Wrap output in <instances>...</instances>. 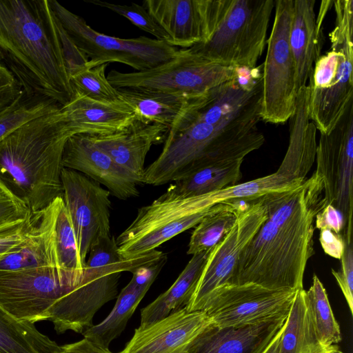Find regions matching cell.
Returning a JSON list of instances; mask_svg holds the SVG:
<instances>
[{
    "label": "cell",
    "mask_w": 353,
    "mask_h": 353,
    "mask_svg": "<svg viewBox=\"0 0 353 353\" xmlns=\"http://www.w3.org/2000/svg\"><path fill=\"white\" fill-rule=\"evenodd\" d=\"M264 199L268 218L243 249L232 285L303 289L307 263L315 254V216L327 205L323 181L314 172L298 187Z\"/></svg>",
    "instance_id": "obj_1"
},
{
    "label": "cell",
    "mask_w": 353,
    "mask_h": 353,
    "mask_svg": "<svg viewBox=\"0 0 353 353\" xmlns=\"http://www.w3.org/2000/svg\"><path fill=\"white\" fill-rule=\"evenodd\" d=\"M0 62L29 93L61 106L74 96L48 0H0Z\"/></svg>",
    "instance_id": "obj_2"
},
{
    "label": "cell",
    "mask_w": 353,
    "mask_h": 353,
    "mask_svg": "<svg viewBox=\"0 0 353 353\" xmlns=\"http://www.w3.org/2000/svg\"><path fill=\"white\" fill-rule=\"evenodd\" d=\"M73 134L61 108L12 131L0 141V188L32 212L63 197V151Z\"/></svg>",
    "instance_id": "obj_3"
},
{
    "label": "cell",
    "mask_w": 353,
    "mask_h": 353,
    "mask_svg": "<svg viewBox=\"0 0 353 353\" xmlns=\"http://www.w3.org/2000/svg\"><path fill=\"white\" fill-rule=\"evenodd\" d=\"M183 111L169 129L161 152L145 168L143 183L159 186L206 164L244 159L265 142L256 127L261 105L215 124L191 119Z\"/></svg>",
    "instance_id": "obj_4"
},
{
    "label": "cell",
    "mask_w": 353,
    "mask_h": 353,
    "mask_svg": "<svg viewBox=\"0 0 353 353\" xmlns=\"http://www.w3.org/2000/svg\"><path fill=\"white\" fill-rule=\"evenodd\" d=\"M335 24L330 50L314 63L309 78L310 121L321 134H329L353 101V1H333Z\"/></svg>",
    "instance_id": "obj_5"
},
{
    "label": "cell",
    "mask_w": 353,
    "mask_h": 353,
    "mask_svg": "<svg viewBox=\"0 0 353 353\" xmlns=\"http://www.w3.org/2000/svg\"><path fill=\"white\" fill-rule=\"evenodd\" d=\"M274 4V0H214L209 38L190 49L225 65L255 68Z\"/></svg>",
    "instance_id": "obj_6"
},
{
    "label": "cell",
    "mask_w": 353,
    "mask_h": 353,
    "mask_svg": "<svg viewBox=\"0 0 353 353\" xmlns=\"http://www.w3.org/2000/svg\"><path fill=\"white\" fill-rule=\"evenodd\" d=\"M236 68L210 61L191 49L178 50L174 57L150 69L131 72L112 70L109 82L116 89L140 88L190 99L232 79Z\"/></svg>",
    "instance_id": "obj_7"
},
{
    "label": "cell",
    "mask_w": 353,
    "mask_h": 353,
    "mask_svg": "<svg viewBox=\"0 0 353 353\" xmlns=\"http://www.w3.org/2000/svg\"><path fill=\"white\" fill-rule=\"evenodd\" d=\"M52 13L67 35L93 67L117 62L136 71L150 69L174 57L178 49L164 41L141 36L121 39L99 32L80 16L56 0H48Z\"/></svg>",
    "instance_id": "obj_8"
},
{
    "label": "cell",
    "mask_w": 353,
    "mask_h": 353,
    "mask_svg": "<svg viewBox=\"0 0 353 353\" xmlns=\"http://www.w3.org/2000/svg\"><path fill=\"white\" fill-rule=\"evenodd\" d=\"M228 205L219 203L208 208L202 195L174 199L160 196L152 203L140 208L133 221L118 236L116 243L119 253L123 259L147 254Z\"/></svg>",
    "instance_id": "obj_9"
},
{
    "label": "cell",
    "mask_w": 353,
    "mask_h": 353,
    "mask_svg": "<svg viewBox=\"0 0 353 353\" xmlns=\"http://www.w3.org/2000/svg\"><path fill=\"white\" fill-rule=\"evenodd\" d=\"M275 14L262 70L260 117L283 123L294 114L299 93L296 69L289 41L292 0L275 1Z\"/></svg>",
    "instance_id": "obj_10"
},
{
    "label": "cell",
    "mask_w": 353,
    "mask_h": 353,
    "mask_svg": "<svg viewBox=\"0 0 353 353\" xmlns=\"http://www.w3.org/2000/svg\"><path fill=\"white\" fill-rule=\"evenodd\" d=\"M161 252L154 250L142 256L105 268H85L81 281L59 298L47 314V321L57 333L71 330L83 334L93 325L96 312L118 294L121 273H131L140 265L159 258Z\"/></svg>",
    "instance_id": "obj_11"
},
{
    "label": "cell",
    "mask_w": 353,
    "mask_h": 353,
    "mask_svg": "<svg viewBox=\"0 0 353 353\" xmlns=\"http://www.w3.org/2000/svg\"><path fill=\"white\" fill-rule=\"evenodd\" d=\"M231 203L235 207V223L228 234L210 250L185 307L188 312L202 311L207 299L215 290L232 285L243 249L268 218L264 195L252 200L237 199Z\"/></svg>",
    "instance_id": "obj_12"
},
{
    "label": "cell",
    "mask_w": 353,
    "mask_h": 353,
    "mask_svg": "<svg viewBox=\"0 0 353 353\" xmlns=\"http://www.w3.org/2000/svg\"><path fill=\"white\" fill-rule=\"evenodd\" d=\"M83 274L57 267L0 271V306L19 321H47L51 307Z\"/></svg>",
    "instance_id": "obj_13"
},
{
    "label": "cell",
    "mask_w": 353,
    "mask_h": 353,
    "mask_svg": "<svg viewBox=\"0 0 353 353\" xmlns=\"http://www.w3.org/2000/svg\"><path fill=\"white\" fill-rule=\"evenodd\" d=\"M316 168L327 204L340 210L345 219L343 234L352 243L353 101L327 134H321L316 151Z\"/></svg>",
    "instance_id": "obj_14"
},
{
    "label": "cell",
    "mask_w": 353,
    "mask_h": 353,
    "mask_svg": "<svg viewBox=\"0 0 353 353\" xmlns=\"http://www.w3.org/2000/svg\"><path fill=\"white\" fill-rule=\"evenodd\" d=\"M296 291L252 283L225 285L210 294L202 311L218 327L255 325L288 314Z\"/></svg>",
    "instance_id": "obj_15"
},
{
    "label": "cell",
    "mask_w": 353,
    "mask_h": 353,
    "mask_svg": "<svg viewBox=\"0 0 353 353\" xmlns=\"http://www.w3.org/2000/svg\"><path fill=\"white\" fill-rule=\"evenodd\" d=\"M63 199L70 216L81 258L85 263L92 244L110 235V192L100 183L73 170L61 171Z\"/></svg>",
    "instance_id": "obj_16"
},
{
    "label": "cell",
    "mask_w": 353,
    "mask_h": 353,
    "mask_svg": "<svg viewBox=\"0 0 353 353\" xmlns=\"http://www.w3.org/2000/svg\"><path fill=\"white\" fill-rule=\"evenodd\" d=\"M212 321L203 311L185 307L134 330L131 339L119 353H188L196 337Z\"/></svg>",
    "instance_id": "obj_17"
},
{
    "label": "cell",
    "mask_w": 353,
    "mask_h": 353,
    "mask_svg": "<svg viewBox=\"0 0 353 353\" xmlns=\"http://www.w3.org/2000/svg\"><path fill=\"white\" fill-rule=\"evenodd\" d=\"M143 6L169 37L188 49L205 42L212 28L214 0H145Z\"/></svg>",
    "instance_id": "obj_18"
},
{
    "label": "cell",
    "mask_w": 353,
    "mask_h": 353,
    "mask_svg": "<svg viewBox=\"0 0 353 353\" xmlns=\"http://www.w3.org/2000/svg\"><path fill=\"white\" fill-rule=\"evenodd\" d=\"M62 165L103 185L119 199L139 195L137 180L99 148L86 134H75L68 139L63 151Z\"/></svg>",
    "instance_id": "obj_19"
},
{
    "label": "cell",
    "mask_w": 353,
    "mask_h": 353,
    "mask_svg": "<svg viewBox=\"0 0 353 353\" xmlns=\"http://www.w3.org/2000/svg\"><path fill=\"white\" fill-rule=\"evenodd\" d=\"M165 254L144 263L132 273L130 281L121 290L114 307L108 316L97 325H93L82 335L104 348L119 336L130 318L154 283L167 262Z\"/></svg>",
    "instance_id": "obj_20"
},
{
    "label": "cell",
    "mask_w": 353,
    "mask_h": 353,
    "mask_svg": "<svg viewBox=\"0 0 353 353\" xmlns=\"http://www.w3.org/2000/svg\"><path fill=\"white\" fill-rule=\"evenodd\" d=\"M62 196L44 209L34 212V222L25 240L0 257V271L57 267L55 230Z\"/></svg>",
    "instance_id": "obj_21"
},
{
    "label": "cell",
    "mask_w": 353,
    "mask_h": 353,
    "mask_svg": "<svg viewBox=\"0 0 353 353\" xmlns=\"http://www.w3.org/2000/svg\"><path fill=\"white\" fill-rule=\"evenodd\" d=\"M168 132V129L164 126L146 125L136 121L130 126L111 134L88 135L99 148L140 185L143 181L147 154L152 145L161 142Z\"/></svg>",
    "instance_id": "obj_22"
},
{
    "label": "cell",
    "mask_w": 353,
    "mask_h": 353,
    "mask_svg": "<svg viewBox=\"0 0 353 353\" xmlns=\"http://www.w3.org/2000/svg\"><path fill=\"white\" fill-rule=\"evenodd\" d=\"M288 315L241 327H221L212 323L194 341L188 353H263Z\"/></svg>",
    "instance_id": "obj_23"
},
{
    "label": "cell",
    "mask_w": 353,
    "mask_h": 353,
    "mask_svg": "<svg viewBox=\"0 0 353 353\" xmlns=\"http://www.w3.org/2000/svg\"><path fill=\"white\" fill-rule=\"evenodd\" d=\"M332 2L322 1L321 12L316 18L315 0H292L289 41L296 65L299 90L306 85L314 63L321 56L322 23Z\"/></svg>",
    "instance_id": "obj_24"
},
{
    "label": "cell",
    "mask_w": 353,
    "mask_h": 353,
    "mask_svg": "<svg viewBox=\"0 0 353 353\" xmlns=\"http://www.w3.org/2000/svg\"><path fill=\"white\" fill-rule=\"evenodd\" d=\"M61 109L74 134H111L137 121L132 110L121 100L101 102L77 93Z\"/></svg>",
    "instance_id": "obj_25"
},
{
    "label": "cell",
    "mask_w": 353,
    "mask_h": 353,
    "mask_svg": "<svg viewBox=\"0 0 353 353\" xmlns=\"http://www.w3.org/2000/svg\"><path fill=\"white\" fill-rule=\"evenodd\" d=\"M309 88L298 93L296 110L290 121V139L285 155L277 172L292 180L304 181L313 165L316 151V128L310 121Z\"/></svg>",
    "instance_id": "obj_26"
},
{
    "label": "cell",
    "mask_w": 353,
    "mask_h": 353,
    "mask_svg": "<svg viewBox=\"0 0 353 353\" xmlns=\"http://www.w3.org/2000/svg\"><path fill=\"white\" fill-rule=\"evenodd\" d=\"M243 161L240 159L199 167L172 181L161 196L164 199L196 196L236 185L242 177Z\"/></svg>",
    "instance_id": "obj_27"
},
{
    "label": "cell",
    "mask_w": 353,
    "mask_h": 353,
    "mask_svg": "<svg viewBox=\"0 0 353 353\" xmlns=\"http://www.w3.org/2000/svg\"><path fill=\"white\" fill-rule=\"evenodd\" d=\"M119 99L132 110L136 120L169 129L185 108L188 99L162 92L140 89H117Z\"/></svg>",
    "instance_id": "obj_28"
},
{
    "label": "cell",
    "mask_w": 353,
    "mask_h": 353,
    "mask_svg": "<svg viewBox=\"0 0 353 353\" xmlns=\"http://www.w3.org/2000/svg\"><path fill=\"white\" fill-rule=\"evenodd\" d=\"M210 251L192 255L174 283L152 303L142 308L140 326L159 321L186 306Z\"/></svg>",
    "instance_id": "obj_29"
},
{
    "label": "cell",
    "mask_w": 353,
    "mask_h": 353,
    "mask_svg": "<svg viewBox=\"0 0 353 353\" xmlns=\"http://www.w3.org/2000/svg\"><path fill=\"white\" fill-rule=\"evenodd\" d=\"M319 341L305 299V290H298L282 332L279 353H328L335 346Z\"/></svg>",
    "instance_id": "obj_30"
},
{
    "label": "cell",
    "mask_w": 353,
    "mask_h": 353,
    "mask_svg": "<svg viewBox=\"0 0 353 353\" xmlns=\"http://www.w3.org/2000/svg\"><path fill=\"white\" fill-rule=\"evenodd\" d=\"M61 350L34 323L19 321L0 306V353H56Z\"/></svg>",
    "instance_id": "obj_31"
},
{
    "label": "cell",
    "mask_w": 353,
    "mask_h": 353,
    "mask_svg": "<svg viewBox=\"0 0 353 353\" xmlns=\"http://www.w3.org/2000/svg\"><path fill=\"white\" fill-rule=\"evenodd\" d=\"M308 312L321 343L332 347L341 341L340 327L330 304L326 290L316 274L308 290H305Z\"/></svg>",
    "instance_id": "obj_32"
},
{
    "label": "cell",
    "mask_w": 353,
    "mask_h": 353,
    "mask_svg": "<svg viewBox=\"0 0 353 353\" xmlns=\"http://www.w3.org/2000/svg\"><path fill=\"white\" fill-rule=\"evenodd\" d=\"M205 217L195 226L188 243V254L194 255L213 248L233 227L236 214L231 203Z\"/></svg>",
    "instance_id": "obj_33"
},
{
    "label": "cell",
    "mask_w": 353,
    "mask_h": 353,
    "mask_svg": "<svg viewBox=\"0 0 353 353\" xmlns=\"http://www.w3.org/2000/svg\"><path fill=\"white\" fill-rule=\"evenodd\" d=\"M61 108L56 101L23 89L12 104L0 112V141L26 122Z\"/></svg>",
    "instance_id": "obj_34"
},
{
    "label": "cell",
    "mask_w": 353,
    "mask_h": 353,
    "mask_svg": "<svg viewBox=\"0 0 353 353\" xmlns=\"http://www.w3.org/2000/svg\"><path fill=\"white\" fill-rule=\"evenodd\" d=\"M55 245L60 268L75 273H84L85 263L81 258L74 229L64 201L57 219Z\"/></svg>",
    "instance_id": "obj_35"
},
{
    "label": "cell",
    "mask_w": 353,
    "mask_h": 353,
    "mask_svg": "<svg viewBox=\"0 0 353 353\" xmlns=\"http://www.w3.org/2000/svg\"><path fill=\"white\" fill-rule=\"evenodd\" d=\"M108 63L91 67L89 64L70 77L74 93L101 102L120 101L119 91L105 75Z\"/></svg>",
    "instance_id": "obj_36"
},
{
    "label": "cell",
    "mask_w": 353,
    "mask_h": 353,
    "mask_svg": "<svg viewBox=\"0 0 353 353\" xmlns=\"http://www.w3.org/2000/svg\"><path fill=\"white\" fill-rule=\"evenodd\" d=\"M86 1L121 15L139 29L153 35L156 39L168 42V35L143 5L135 3L130 5H120L101 0Z\"/></svg>",
    "instance_id": "obj_37"
},
{
    "label": "cell",
    "mask_w": 353,
    "mask_h": 353,
    "mask_svg": "<svg viewBox=\"0 0 353 353\" xmlns=\"http://www.w3.org/2000/svg\"><path fill=\"white\" fill-rule=\"evenodd\" d=\"M85 268H99L109 267L123 263V259L119 253L116 239L113 236L99 238L91 246Z\"/></svg>",
    "instance_id": "obj_38"
},
{
    "label": "cell",
    "mask_w": 353,
    "mask_h": 353,
    "mask_svg": "<svg viewBox=\"0 0 353 353\" xmlns=\"http://www.w3.org/2000/svg\"><path fill=\"white\" fill-rule=\"evenodd\" d=\"M34 222V212L25 219L0 226V257L17 248L26 239Z\"/></svg>",
    "instance_id": "obj_39"
},
{
    "label": "cell",
    "mask_w": 353,
    "mask_h": 353,
    "mask_svg": "<svg viewBox=\"0 0 353 353\" xmlns=\"http://www.w3.org/2000/svg\"><path fill=\"white\" fill-rule=\"evenodd\" d=\"M332 274L341 290L351 314H353V250L352 243H346L341 258L339 270L332 269Z\"/></svg>",
    "instance_id": "obj_40"
},
{
    "label": "cell",
    "mask_w": 353,
    "mask_h": 353,
    "mask_svg": "<svg viewBox=\"0 0 353 353\" xmlns=\"http://www.w3.org/2000/svg\"><path fill=\"white\" fill-rule=\"evenodd\" d=\"M56 21L64 63L70 78L72 74L87 66L89 60L71 41L57 19Z\"/></svg>",
    "instance_id": "obj_41"
},
{
    "label": "cell",
    "mask_w": 353,
    "mask_h": 353,
    "mask_svg": "<svg viewBox=\"0 0 353 353\" xmlns=\"http://www.w3.org/2000/svg\"><path fill=\"white\" fill-rule=\"evenodd\" d=\"M31 212L23 203L0 188V226L23 220Z\"/></svg>",
    "instance_id": "obj_42"
},
{
    "label": "cell",
    "mask_w": 353,
    "mask_h": 353,
    "mask_svg": "<svg viewBox=\"0 0 353 353\" xmlns=\"http://www.w3.org/2000/svg\"><path fill=\"white\" fill-rule=\"evenodd\" d=\"M23 90L14 75L0 62V112L12 104Z\"/></svg>",
    "instance_id": "obj_43"
},
{
    "label": "cell",
    "mask_w": 353,
    "mask_h": 353,
    "mask_svg": "<svg viewBox=\"0 0 353 353\" xmlns=\"http://www.w3.org/2000/svg\"><path fill=\"white\" fill-rule=\"evenodd\" d=\"M315 228L328 229L343 236L345 228L343 214L331 204H327L315 216Z\"/></svg>",
    "instance_id": "obj_44"
},
{
    "label": "cell",
    "mask_w": 353,
    "mask_h": 353,
    "mask_svg": "<svg viewBox=\"0 0 353 353\" xmlns=\"http://www.w3.org/2000/svg\"><path fill=\"white\" fill-rule=\"evenodd\" d=\"M319 241L325 254L341 259L346 246L345 240L341 234L328 229H323L320 230Z\"/></svg>",
    "instance_id": "obj_45"
},
{
    "label": "cell",
    "mask_w": 353,
    "mask_h": 353,
    "mask_svg": "<svg viewBox=\"0 0 353 353\" xmlns=\"http://www.w3.org/2000/svg\"><path fill=\"white\" fill-rule=\"evenodd\" d=\"M65 353H112L108 348H104L86 338L61 346Z\"/></svg>",
    "instance_id": "obj_46"
},
{
    "label": "cell",
    "mask_w": 353,
    "mask_h": 353,
    "mask_svg": "<svg viewBox=\"0 0 353 353\" xmlns=\"http://www.w3.org/2000/svg\"><path fill=\"white\" fill-rule=\"evenodd\" d=\"M285 323L279 332L274 336V338L272 339V341L270 342V343L268 345L263 353H279L280 339L285 326Z\"/></svg>",
    "instance_id": "obj_47"
},
{
    "label": "cell",
    "mask_w": 353,
    "mask_h": 353,
    "mask_svg": "<svg viewBox=\"0 0 353 353\" xmlns=\"http://www.w3.org/2000/svg\"><path fill=\"white\" fill-rule=\"evenodd\" d=\"M328 353H343V352L339 350V348L337 345H336Z\"/></svg>",
    "instance_id": "obj_48"
},
{
    "label": "cell",
    "mask_w": 353,
    "mask_h": 353,
    "mask_svg": "<svg viewBox=\"0 0 353 353\" xmlns=\"http://www.w3.org/2000/svg\"><path fill=\"white\" fill-rule=\"evenodd\" d=\"M56 353H65V352H63L62 351V350H61L60 351H59V352H56Z\"/></svg>",
    "instance_id": "obj_49"
}]
</instances>
